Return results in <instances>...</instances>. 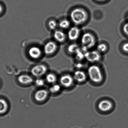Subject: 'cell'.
Here are the masks:
<instances>
[{"label":"cell","mask_w":128,"mask_h":128,"mask_svg":"<svg viewBox=\"0 0 128 128\" xmlns=\"http://www.w3.org/2000/svg\"><path fill=\"white\" fill-rule=\"evenodd\" d=\"M71 21L75 24L80 25L87 21L88 18L87 12L84 9L76 8L71 11L70 14Z\"/></svg>","instance_id":"cell-1"},{"label":"cell","mask_w":128,"mask_h":128,"mask_svg":"<svg viewBox=\"0 0 128 128\" xmlns=\"http://www.w3.org/2000/svg\"><path fill=\"white\" fill-rule=\"evenodd\" d=\"M87 73L89 78L92 82L96 84L102 82L103 75L98 66L94 65L90 66L88 69Z\"/></svg>","instance_id":"cell-2"},{"label":"cell","mask_w":128,"mask_h":128,"mask_svg":"<svg viewBox=\"0 0 128 128\" xmlns=\"http://www.w3.org/2000/svg\"><path fill=\"white\" fill-rule=\"evenodd\" d=\"M81 47L88 51L92 48L96 44V40L94 36L90 32L83 34L81 38Z\"/></svg>","instance_id":"cell-3"},{"label":"cell","mask_w":128,"mask_h":128,"mask_svg":"<svg viewBox=\"0 0 128 128\" xmlns=\"http://www.w3.org/2000/svg\"><path fill=\"white\" fill-rule=\"evenodd\" d=\"M47 71V66L42 64L35 65L31 70V74L37 78L41 77L45 74Z\"/></svg>","instance_id":"cell-4"},{"label":"cell","mask_w":128,"mask_h":128,"mask_svg":"<svg viewBox=\"0 0 128 128\" xmlns=\"http://www.w3.org/2000/svg\"><path fill=\"white\" fill-rule=\"evenodd\" d=\"M85 59L91 63L98 62L101 59V53L96 50L87 51L85 55Z\"/></svg>","instance_id":"cell-5"},{"label":"cell","mask_w":128,"mask_h":128,"mask_svg":"<svg viewBox=\"0 0 128 128\" xmlns=\"http://www.w3.org/2000/svg\"><path fill=\"white\" fill-rule=\"evenodd\" d=\"M58 49V45L53 41H50L45 44L44 47V51L45 54L50 56L53 54Z\"/></svg>","instance_id":"cell-6"},{"label":"cell","mask_w":128,"mask_h":128,"mask_svg":"<svg viewBox=\"0 0 128 128\" xmlns=\"http://www.w3.org/2000/svg\"><path fill=\"white\" fill-rule=\"evenodd\" d=\"M74 81L73 76L67 74L63 75L60 80L61 85L66 88L71 87L73 84Z\"/></svg>","instance_id":"cell-7"},{"label":"cell","mask_w":128,"mask_h":128,"mask_svg":"<svg viewBox=\"0 0 128 128\" xmlns=\"http://www.w3.org/2000/svg\"><path fill=\"white\" fill-rule=\"evenodd\" d=\"M81 30L78 27L76 26L71 28L69 30L67 36L70 40L75 41L79 37Z\"/></svg>","instance_id":"cell-8"},{"label":"cell","mask_w":128,"mask_h":128,"mask_svg":"<svg viewBox=\"0 0 128 128\" xmlns=\"http://www.w3.org/2000/svg\"><path fill=\"white\" fill-rule=\"evenodd\" d=\"M98 106L100 111L106 112L110 111L112 109L113 104L109 100H104L100 102Z\"/></svg>","instance_id":"cell-9"},{"label":"cell","mask_w":128,"mask_h":128,"mask_svg":"<svg viewBox=\"0 0 128 128\" xmlns=\"http://www.w3.org/2000/svg\"><path fill=\"white\" fill-rule=\"evenodd\" d=\"M28 54L31 58L33 59H37L41 57L42 51L39 47L33 46L29 49Z\"/></svg>","instance_id":"cell-10"},{"label":"cell","mask_w":128,"mask_h":128,"mask_svg":"<svg viewBox=\"0 0 128 128\" xmlns=\"http://www.w3.org/2000/svg\"><path fill=\"white\" fill-rule=\"evenodd\" d=\"M48 95V92L47 90L42 89L36 92L35 94L34 98L36 101L42 102L47 98Z\"/></svg>","instance_id":"cell-11"},{"label":"cell","mask_w":128,"mask_h":128,"mask_svg":"<svg viewBox=\"0 0 128 128\" xmlns=\"http://www.w3.org/2000/svg\"><path fill=\"white\" fill-rule=\"evenodd\" d=\"M73 76L75 81L79 83L84 82L87 78L86 73L82 70H80L75 71Z\"/></svg>","instance_id":"cell-12"},{"label":"cell","mask_w":128,"mask_h":128,"mask_svg":"<svg viewBox=\"0 0 128 128\" xmlns=\"http://www.w3.org/2000/svg\"><path fill=\"white\" fill-rule=\"evenodd\" d=\"M19 82L22 85H30L33 82L34 80L32 76L27 74L20 75L18 78Z\"/></svg>","instance_id":"cell-13"},{"label":"cell","mask_w":128,"mask_h":128,"mask_svg":"<svg viewBox=\"0 0 128 128\" xmlns=\"http://www.w3.org/2000/svg\"><path fill=\"white\" fill-rule=\"evenodd\" d=\"M53 36L55 40L60 43L63 42L66 40V37L65 32L60 30L55 31L54 32Z\"/></svg>","instance_id":"cell-14"},{"label":"cell","mask_w":128,"mask_h":128,"mask_svg":"<svg viewBox=\"0 0 128 128\" xmlns=\"http://www.w3.org/2000/svg\"><path fill=\"white\" fill-rule=\"evenodd\" d=\"M87 51L82 47L80 48L75 54V58L78 61H81L85 59V55Z\"/></svg>","instance_id":"cell-15"},{"label":"cell","mask_w":128,"mask_h":128,"mask_svg":"<svg viewBox=\"0 0 128 128\" xmlns=\"http://www.w3.org/2000/svg\"><path fill=\"white\" fill-rule=\"evenodd\" d=\"M8 104L4 99L0 98V114H4L8 109Z\"/></svg>","instance_id":"cell-16"},{"label":"cell","mask_w":128,"mask_h":128,"mask_svg":"<svg viewBox=\"0 0 128 128\" xmlns=\"http://www.w3.org/2000/svg\"><path fill=\"white\" fill-rule=\"evenodd\" d=\"M46 79L48 83L54 84L57 81V78L54 74L50 73L46 75Z\"/></svg>","instance_id":"cell-17"},{"label":"cell","mask_w":128,"mask_h":128,"mask_svg":"<svg viewBox=\"0 0 128 128\" xmlns=\"http://www.w3.org/2000/svg\"><path fill=\"white\" fill-rule=\"evenodd\" d=\"M71 25V22L68 20L63 19L60 21L59 24V26L61 29L64 30L67 29L69 28Z\"/></svg>","instance_id":"cell-18"},{"label":"cell","mask_w":128,"mask_h":128,"mask_svg":"<svg viewBox=\"0 0 128 128\" xmlns=\"http://www.w3.org/2000/svg\"><path fill=\"white\" fill-rule=\"evenodd\" d=\"M80 47L78 45L75 44L69 45L67 48V51L69 53L72 54H75Z\"/></svg>","instance_id":"cell-19"},{"label":"cell","mask_w":128,"mask_h":128,"mask_svg":"<svg viewBox=\"0 0 128 128\" xmlns=\"http://www.w3.org/2000/svg\"><path fill=\"white\" fill-rule=\"evenodd\" d=\"M61 86L58 84H54L51 86L49 88L50 92L52 94H56L59 92L61 90Z\"/></svg>","instance_id":"cell-20"},{"label":"cell","mask_w":128,"mask_h":128,"mask_svg":"<svg viewBox=\"0 0 128 128\" xmlns=\"http://www.w3.org/2000/svg\"><path fill=\"white\" fill-rule=\"evenodd\" d=\"M96 48L97 50L101 54L106 52L107 50V47L105 44L101 43L97 45Z\"/></svg>","instance_id":"cell-21"},{"label":"cell","mask_w":128,"mask_h":128,"mask_svg":"<svg viewBox=\"0 0 128 128\" xmlns=\"http://www.w3.org/2000/svg\"><path fill=\"white\" fill-rule=\"evenodd\" d=\"M48 26L50 29L54 30L56 29L58 26V24L55 20H51L49 21Z\"/></svg>","instance_id":"cell-22"},{"label":"cell","mask_w":128,"mask_h":128,"mask_svg":"<svg viewBox=\"0 0 128 128\" xmlns=\"http://www.w3.org/2000/svg\"><path fill=\"white\" fill-rule=\"evenodd\" d=\"M35 84L39 87L43 86L45 84V82L43 79L38 78L35 82Z\"/></svg>","instance_id":"cell-23"},{"label":"cell","mask_w":128,"mask_h":128,"mask_svg":"<svg viewBox=\"0 0 128 128\" xmlns=\"http://www.w3.org/2000/svg\"><path fill=\"white\" fill-rule=\"evenodd\" d=\"M123 30L125 34L128 36V22L124 25L123 27Z\"/></svg>","instance_id":"cell-24"},{"label":"cell","mask_w":128,"mask_h":128,"mask_svg":"<svg viewBox=\"0 0 128 128\" xmlns=\"http://www.w3.org/2000/svg\"><path fill=\"white\" fill-rule=\"evenodd\" d=\"M122 49L124 52L128 53V42L124 44L122 46Z\"/></svg>","instance_id":"cell-25"},{"label":"cell","mask_w":128,"mask_h":128,"mask_svg":"<svg viewBox=\"0 0 128 128\" xmlns=\"http://www.w3.org/2000/svg\"><path fill=\"white\" fill-rule=\"evenodd\" d=\"M76 66L77 68H81L83 67V65L81 63H77L76 64Z\"/></svg>","instance_id":"cell-26"},{"label":"cell","mask_w":128,"mask_h":128,"mask_svg":"<svg viewBox=\"0 0 128 128\" xmlns=\"http://www.w3.org/2000/svg\"><path fill=\"white\" fill-rule=\"evenodd\" d=\"M3 8L2 5L0 4V14L2 13L3 11Z\"/></svg>","instance_id":"cell-27"},{"label":"cell","mask_w":128,"mask_h":128,"mask_svg":"<svg viewBox=\"0 0 128 128\" xmlns=\"http://www.w3.org/2000/svg\"><path fill=\"white\" fill-rule=\"evenodd\" d=\"M98 1H100V2H104V1L107 0H96Z\"/></svg>","instance_id":"cell-28"},{"label":"cell","mask_w":128,"mask_h":128,"mask_svg":"<svg viewBox=\"0 0 128 128\" xmlns=\"http://www.w3.org/2000/svg\"><path fill=\"white\" fill-rule=\"evenodd\" d=\"M127 19H128V17H127Z\"/></svg>","instance_id":"cell-29"}]
</instances>
